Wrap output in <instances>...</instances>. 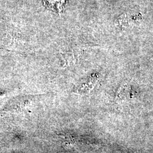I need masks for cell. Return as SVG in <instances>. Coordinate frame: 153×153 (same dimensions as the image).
Returning <instances> with one entry per match:
<instances>
[{
	"instance_id": "cell-1",
	"label": "cell",
	"mask_w": 153,
	"mask_h": 153,
	"mask_svg": "<svg viewBox=\"0 0 153 153\" xmlns=\"http://www.w3.org/2000/svg\"><path fill=\"white\" fill-rule=\"evenodd\" d=\"M44 5L52 11L61 13L64 10L66 0H43Z\"/></svg>"
}]
</instances>
